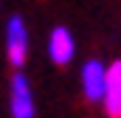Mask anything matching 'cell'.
Wrapping results in <instances>:
<instances>
[{
  "label": "cell",
  "mask_w": 121,
  "mask_h": 118,
  "mask_svg": "<svg viewBox=\"0 0 121 118\" xmlns=\"http://www.w3.org/2000/svg\"><path fill=\"white\" fill-rule=\"evenodd\" d=\"M3 51L11 65V70H23V65L28 62L31 51V37H28V23L23 14H9L3 23Z\"/></svg>",
  "instance_id": "cell-1"
},
{
  "label": "cell",
  "mask_w": 121,
  "mask_h": 118,
  "mask_svg": "<svg viewBox=\"0 0 121 118\" xmlns=\"http://www.w3.org/2000/svg\"><path fill=\"white\" fill-rule=\"evenodd\" d=\"M9 115L11 118H37V98L31 79L23 70H14L9 79Z\"/></svg>",
  "instance_id": "cell-2"
},
{
  "label": "cell",
  "mask_w": 121,
  "mask_h": 118,
  "mask_svg": "<svg viewBox=\"0 0 121 118\" xmlns=\"http://www.w3.org/2000/svg\"><path fill=\"white\" fill-rule=\"evenodd\" d=\"M79 87L87 104L101 107L104 93H107V65L101 59H85V65L79 67Z\"/></svg>",
  "instance_id": "cell-3"
},
{
  "label": "cell",
  "mask_w": 121,
  "mask_h": 118,
  "mask_svg": "<svg viewBox=\"0 0 121 118\" xmlns=\"http://www.w3.org/2000/svg\"><path fill=\"white\" fill-rule=\"evenodd\" d=\"M45 54L56 67H68L76 59V39L68 25H54L45 39Z\"/></svg>",
  "instance_id": "cell-4"
},
{
  "label": "cell",
  "mask_w": 121,
  "mask_h": 118,
  "mask_svg": "<svg viewBox=\"0 0 121 118\" xmlns=\"http://www.w3.org/2000/svg\"><path fill=\"white\" fill-rule=\"evenodd\" d=\"M104 118H121V59H113L107 65V93L101 101Z\"/></svg>",
  "instance_id": "cell-5"
},
{
  "label": "cell",
  "mask_w": 121,
  "mask_h": 118,
  "mask_svg": "<svg viewBox=\"0 0 121 118\" xmlns=\"http://www.w3.org/2000/svg\"><path fill=\"white\" fill-rule=\"evenodd\" d=\"M0 8H3V0H0Z\"/></svg>",
  "instance_id": "cell-6"
}]
</instances>
